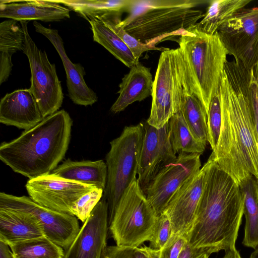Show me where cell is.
I'll return each mask as SVG.
<instances>
[{"instance_id": "6da1fadb", "label": "cell", "mask_w": 258, "mask_h": 258, "mask_svg": "<svg viewBox=\"0 0 258 258\" xmlns=\"http://www.w3.org/2000/svg\"><path fill=\"white\" fill-rule=\"evenodd\" d=\"M249 70L227 61L220 83L222 122L214 159L239 185L250 175L258 179V138L249 98Z\"/></svg>"}, {"instance_id": "7a4b0ae2", "label": "cell", "mask_w": 258, "mask_h": 258, "mask_svg": "<svg viewBox=\"0 0 258 258\" xmlns=\"http://www.w3.org/2000/svg\"><path fill=\"white\" fill-rule=\"evenodd\" d=\"M205 164L204 190L186 239L192 247L210 255L235 247L244 197L239 185L219 166L212 153Z\"/></svg>"}, {"instance_id": "3957f363", "label": "cell", "mask_w": 258, "mask_h": 258, "mask_svg": "<svg viewBox=\"0 0 258 258\" xmlns=\"http://www.w3.org/2000/svg\"><path fill=\"white\" fill-rule=\"evenodd\" d=\"M72 125L68 112L58 110L16 139L2 142L0 159L29 179L49 174L66 155Z\"/></svg>"}, {"instance_id": "277c9868", "label": "cell", "mask_w": 258, "mask_h": 258, "mask_svg": "<svg viewBox=\"0 0 258 258\" xmlns=\"http://www.w3.org/2000/svg\"><path fill=\"white\" fill-rule=\"evenodd\" d=\"M209 1L134 0L120 25L140 42L152 44L162 36L188 29L203 18L195 8Z\"/></svg>"}, {"instance_id": "5b68a950", "label": "cell", "mask_w": 258, "mask_h": 258, "mask_svg": "<svg viewBox=\"0 0 258 258\" xmlns=\"http://www.w3.org/2000/svg\"><path fill=\"white\" fill-rule=\"evenodd\" d=\"M174 35L187 62L198 94L207 114L219 89L228 52L216 32L210 35L196 25Z\"/></svg>"}, {"instance_id": "8992f818", "label": "cell", "mask_w": 258, "mask_h": 258, "mask_svg": "<svg viewBox=\"0 0 258 258\" xmlns=\"http://www.w3.org/2000/svg\"><path fill=\"white\" fill-rule=\"evenodd\" d=\"M191 90L198 97L189 68L179 47L166 48L160 55L154 80L152 102L147 122L157 128L167 124L180 109L182 95Z\"/></svg>"}, {"instance_id": "52a82bcc", "label": "cell", "mask_w": 258, "mask_h": 258, "mask_svg": "<svg viewBox=\"0 0 258 258\" xmlns=\"http://www.w3.org/2000/svg\"><path fill=\"white\" fill-rule=\"evenodd\" d=\"M144 124L125 126L120 135L110 142L106 156L107 177L102 198L108 207V224L126 189L137 179Z\"/></svg>"}, {"instance_id": "ba28073f", "label": "cell", "mask_w": 258, "mask_h": 258, "mask_svg": "<svg viewBox=\"0 0 258 258\" xmlns=\"http://www.w3.org/2000/svg\"><path fill=\"white\" fill-rule=\"evenodd\" d=\"M157 216L137 179L118 203L109 230L117 245L138 247L150 240Z\"/></svg>"}, {"instance_id": "9c48e42d", "label": "cell", "mask_w": 258, "mask_h": 258, "mask_svg": "<svg viewBox=\"0 0 258 258\" xmlns=\"http://www.w3.org/2000/svg\"><path fill=\"white\" fill-rule=\"evenodd\" d=\"M27 23L20 22L25 35L23 52L27 55L30 64V89L44 118L60 108L63 94L55 65L49 61L46 52L39 49L32 40L28 32Z\"/></svg>"}, {"instance_id": "30bf717a", "label": "cell", "mask_w": 258, "mask_h": 258, "mask_svg": "<svg viewBox=\"0 0 258 258\" xmlns=\"http://www.w3.org/2000/svg\"><path fill=\"white\" fill-rule=\"evenodd\" d=\"M228 54L248 70L258 63V7L243 9L217 31Z\"/></svg>"}, {"instance_id": "8fae6325", "label": "cell", "mask_w": 258, "mask_h": 258, "mask_svg": "<svg viewBox=\"0 0 258 258\" xmlns=\"http://www.w3.org/2000/svg\"><path fill=\"white\" fill-rule=\"evenodd\" d=\"M0 208L33 215L41 224L45 237L64 250L71 245L80 229L76 216L42 206L29 197H17L1 192Z\"/></svg>"}, {"instance_id": "7c38bea8", "label": "cell", "mask_w": 258, "mask_h": 258, "mask_svg": "<svg viewBox=\"0 0 258 258\" xmlns=\"http://www.w3.org/2000/svg\"><path fill=\"white\" fill-rule=\"evenodd\" d=\"M201 155L178 154L158 172L144 194L157 216L162 214L178 189L201 169Z\"/></svg>"}, {"instance_id": "4fadbf2b", "label": "cell", "mask_w": 258, "mask_h": 258, "mask_svg": "<svg viewBox=\"0 0 258 258\" xmlns=\"http://www.w3.org/2000/svg\"><path fill=\"white\" fill-rule=\"evenodd\" d=\"M26 188L29 197L39 205L74 215L72 208L83 195L96 187L57 176L52 173L29 179Z\"/></svg>"}, {"instance_id": "5bb4252c", "label": "cell", "mask_w": 258, "mask_h": 258, "mask_svg": "<svg viewBox=\"0 0 258 258\" xmlns=\"http://www.w3.org/2000/svg\"><path fill=\"white\" fill-rule=\"evenodd\" d=\"M206 165L185 182L176 191L163 213L169 217L172 235L169 241L175 237L185 238L194 222L205 183Z\"/></svg>"}, {"instance_id": "9a60e30c", "label": "cell", "mask_w": 258, "mask_h": 258, "mask_svg": "<svg viewBox=\"0 0 258 258\" xmlns=\"http://www.w3.org/2000/svg\"><path fill=\"white\" fill-rule=\"evenodd\" d=\"M145 134L141 152L137 180L144 193L161 168L177 156L169 138L167 124L160 128L144 123Z\"/></svg>"}, {"instance_id": "2e32d148", "label": "cell", "mask_w": 258, "mask_h": 258, "mask_svg": "<svg viewBox=\"0 0 258 258\" xmlns=\"http://www.w3.org/2000/svg\"><path fill=\"white\" fill-rule=\"evenodd\" d=\"M108 230V205L102 198L64 250L63 258H101L107 246Z\"/></svg>"}, {"instance_id": "e0dca14e", "label": "cell", "mask_w": 258, "mask_h": 258, "mask_svg": "<svg viewBox=\"0 0 258 258\" xmlns=\"http://www.w3.org/2000/svg\"><path fill=\"white\" fill-rule=\"evenodd\" d=\"M33 25L35 31L47 38L58 53L66 73L68 94L72 101L77 105L85 106L92 105L97 102V94L87 86L84 78V68L81 64L71 61L58 31L46 28L37 21H34Z\"/></svg>"}, {"instance_id": "ac0fdd59", "label": "cell", "mask_w": 258, "mask_h": 258, "mask_svg": "<svg viewBox=\"0 0 258 258\" xmlns=\"http://www.w3.org/2000/svg\"><path fill=\"white\" fill-rule=\"evenodd\" d=\"M43 119L30 88L7 93L1 100L0 122L3 124L26 131Z\"/></svg>"}, {"instance_id": "d6986e66", "label": "cell", "mask_w": 258, "mask_h": 258, "mask_svg": "<svg viewBox=\"0 0 258 258\" xmlns=\"http://www.w3.org/2000/svg\"><path fill=\"white\" fill-rule=\"evenodd\" d=\"M70 12L54 0L0 1V17L19 22L60 21L70 18Z\"/></svg>"}, {"instance_id": "ffe728a7", "label": "cell", "mask_w": 258, "mask_h": 258, "mask_svg": "<svg viewBox=\"0 0 258 258\" xmlns=\"http://www.w3.org/2000/svg\"><path fill=\"white\" fill-rule=\"evenodd\" d=\"M45 236L41 224L33 215L0 208V240L10 245Z\"/></svg>"}, {"instance_id": "44dd1931", "label": "cell", "mask_w": 258, "mask_h": 258, "mask_svg": "<svg viewBox=\"0 0 258 258\" xmlns=\"http://www.w3.org/2000/svg\"><path fill=\"white\" fill-rule=\"evenodd\" d=\"M153 84L149 68L140 63L132 67L119 85V96L111 107V111L120 112L133 103L152 96Z\"/></svg>"}, {"instance_id": "7402d4cb", "label": "cell", "mask_w": 258, "mask_h": 258, "mask_svg": "<svg viewBox=\"0 0 258 258\" xmlns=\"http://www.w3.org/2000/svg\"><path fill=\"white\" fill-rule=\"evenodd\" d=\"M51 173L61 178L94 185L104 190L107 167L102 160L75 161L68 159L57 166Z\"/></svg>"}, {"instance_id": "603a6c76", "label": "cell", "mask_w": 258, "mask_h": 258, "mask_svg": "<svg viewBox=\"0 0 258 258\" xmlns=\"http://www.w3.org/2000/svg\"><path fill=\"white\" fill-rule=\"evenodd\" d=\"M25 35L20 22L9 19L0 24V85L9 78L13 66L12 56L23 51Z\"/></svg>"}, {"instance_id": "cb8c5ba5", "label": "cell", "mask_w": 258, "mask_h": 258, "mask_svg": "<svg viewBox=\"0 0 258 258\" xmlns=\"http://www.w3.org/2000/svg\"><path fill=\"white\" fill-rule=\"evenodd\" d=\"M244 197L245 218L242 244L255 249L258 246V188L255 178L250 175L239 184Z\"/></svg>"}, {"instance_id": "d4e9b609", "label": "cell", "mask_w": 258, "mask_h": 258, "mask_svg": "<svg viewBox=\"0 0 258 258\" xmlns=\"http://www.w3.org/2000/svg\"><path fill=\"white\" fill-rule=\"evenodd\" d=\"M251 0L209 1L206 12L202 20L195 25L201 31L210 35L216 33L219 28L235 14L250 3Z\"/></svg>"}, {"instance_id": "484cf974", "label": "cell", "mask_w": 258, "mask_h": 258, "mask_svg": "<svg viewBox=\"0 0 258 258\" xmlns=\"http://www.w3.org/2000/svg\"><path fill=\"white\" fill-rule=\"evenodd\" d=\"M63 4L88 21L108 14L120 15L126 11L134 0H54Z\"/></svg>"}, {"instance_id": "4316f807", "label": "cell", "mask_w": 258, "mask_h": 258, "mask_svg": "<svg viewBox=\"0 0 258 258\" xmlns=\"http://www.w3.org/2000/svg\"><path fill=\"white\" fill-rule=\"evenodd\" d=\"M89 22L94 41L129 68L140 63L124 42L102 21L93 19Z\"/></svg>"}, {"instance_id": "83f0119b", "label": "cell", "mask_w": 258, "mask_h": 258, "mask_svg": "<svg viewBox=\"0 0 258 258\" xmlns=\"http://www.w3.org/2000/svg\"><path fill=\"white\" fill-rule=\"evenodd\" d=\"M180 109L194 137L206 144L208 142L207 114L199 98L191 90L182 95Z\"/></svg>"}, {"instance_id": "f1b7e54d", "label": "cell", "mask_w": 258, "mask_h": 258, "mask_svg": "<svg viewBox=\"0 0 258 258\" xmlns=\"http://www.w3.org/2000/svg\"><path fill=\"white\" fill-rule=\"evenodd\" d=\"M170 142L174 153L202 154L206 144L198 141L190 132L180 109L176 110L167 123Z\"/></svg>"}, {"instance_id": "f546056e", "label": "cell", "mask_w": 258, "mask_h": 258, "mask_svg": "<svg viewBox=\"0 0 258 258\" xmlns=\"http://www.w3.org/2000/svg\"><path fill=\"white\" fill-rule=\"evenodd\" d=\"M15 258H63L64 250L47 237L9 245Z\"/></svg>"}, {"instance_id": "4dcf8cb0", "label": "cell", "mask_w": 258, "mask_h": 258, "mask_svg": "<svg viewBox=\"0 0 258 258\" xmlns=\"http://www.w3.org/2000/svg\"><path fill=\"white\" fill-rule=\"evenodd\" d=\"M120 15L117 14H108L100 17L97 19L102 21L119 36L128 46L137 60H139L142 54L146 51L152 50L162 51L166 49L156 47L154 44L144 43L136 39L120 25Z\"/></svg>"}, {"instance_id": "1f68e13d", "label": "cell", "mask_w": 258, "mask_h": 258, "mask_svg": "<svg viewBox=\"0 0 258 258\" xmlns=\"http://www.w3.org/2000/svg\"><path fill=\"white\" fill-rule=\"evenodd\" d=\"M222 122V106L220 88L213 97L207 113L208 142L212 151L217 145Z\"/></svg>"}, {"instance_id": "d6a6232c", "label": "cell", "mask_w": 258, "mask_h": 258, "mask_svg": "<svg viewBox=\"0 0 258 258\" xmlns=\"http://www.w3.org/2000/svg\"><path fill=\"white\" fill-rule=\"evenodd\" d=\"M104 190L96 187L81 197L72 208L73 214L84 223L101 200Z\"/></svg>"}, {"instance_id": "836d02e7", "label": "cell", "mask_w": 258, "mask_h": 258, "mask_svg": "<svg viewBox=\"0 0 258 258\" xmlns=\"http://www.w3.org/2000/svg\"><path fill=\"white\" fill-rule=\"evenodd\" d=\"M172 235V226L168 216L164 213L158 215L153 234L149 241L152 248L161 249L166 245Z\"/></svg>"}, {"instance_id": "e575fe53", "label": "cell", "mask_w": 258, "mask_h": 258, "mask_svg": "<svg viewBox=\"0 0 258 258\" xmlns=\"http://www.w3.org/2000/svg\"><path fill=\"white\" fill-rule=\"evenodd\" d=\"M248 86L251 116L258 138V82L253 68L249 70Z\"/></svg>"}, {"instance_id": "d590c367", "label": "cell", "mask_w": 258, "mask_h": 258, "mask_svg": "<svg viewBox=\"0 0 258 258\" xmlns=\"http://www.w3.org/2000/svg\"><path fill=\"white\" fill-rule=\"evenodd\" d=\"M186 241L184 236L175 237L161 249L159 258H178Z\"/></svg>"}, {"instance_id": "8d00e7d4", "label": "cell", "mask_w": 258, "mask_h": 258, "mask_svg": "<svg viewBox=\"0 0 258 258\" xmlns=\"http://www.w3.org/2000/svg\"><path fill=\"white\" fill-rule=\"evenodd\" d=\"M136 247L116 245L107 246L101 258H135Z\"/></svg>"}, {"instance_id": "74e56055", "label": "cell", "mask_w": 258, "mask_h": 258, "mask_svg": "<svg viewBox=\"0 0 258 258\" xmlns=\"http://www.w3.org/2000/svg\"><path fill=\"white\" fill-rule=\"evenodd\" d=\"M209 256L207 253L192 247L186 240L178 258H209Z\"/></svg>"}, {"instance_id": "f35d334b", "label": "cell", "mask_w": 258, "mask_h": 258, "mask_svg": "<svg viewBox=\"0 0 258 258\" xmlns=\"http://www.w3.org/2000/svg\"><path fill=\"white\" fill-rule=\"evenodd\" d=\"M161 249H155L150 246L136 247L135 258H159Z\"/></svg>"}, {"instance_id": "ab89813d", "label": "cell", "mask_w": 258, "mask_h": 258, "mask_svg": "<svg viewBox=\"0 0 258 258\" xmlns=\"http://www.w3.org/2000/svg\"><path fill=\"white\" fill-rule=\"evenodd\" d=\"M0 258H15L10 246L0 240Z\"/></svg>"}, {"instance_id": "60d3db41", "label": "cell", "mask_w": 258, "mask_h": 258, "mask_svg": "<svg viewBox=\"0 0 258 258\" xmlns=\"http://www.w3.org/2000/svg\"><path fill=\"white\" fill-rule=\"evenodd\" d=\"M223 258H241L239 251L235 247L225 250V255Z\"/></svg>"}, {"instance_id": "b9f144b4", "label": "cell", "mask_w": 258, "mask_h": 258, "mask_svg": "<svg viewBox=\"0 0 258 258\" xmlns=\"http://www.w3.org/2000/svg\"><path fill=\"white\" fill-rule=\"evenodd\" d=\"M249 258H258V246L251 253Z\"/></svg>"}, {"instance_id": "7bdbcfd3", "label": "cell", "mask_w": 258, "mask_h": 258, "mask_svg": "<svg viewBox=\"0 0 258 258\" xmlns=\"http://www.w3.org/2000/svg\"><path fill=\"white\" fill-rule=\"evenodd\" d=\"M254 74L255 75V77L256 78L257 82H258V63L256 64V66L253 68Z\"/></svg>"}, {"instance_id": "ee69618b", "label": "cell", "mask_w": 258, "mask_h": 258, "mask_svg": "<svg viewBox=\"0 0 258 258\" xmlns=\"http://www.w3.org/2000/svg\"><path fill=\"white\" fill-rule=\"evenodd\" d=\"M256 180L257 185V188H258V179H256Z\"/></svg>"}]
</instances>
